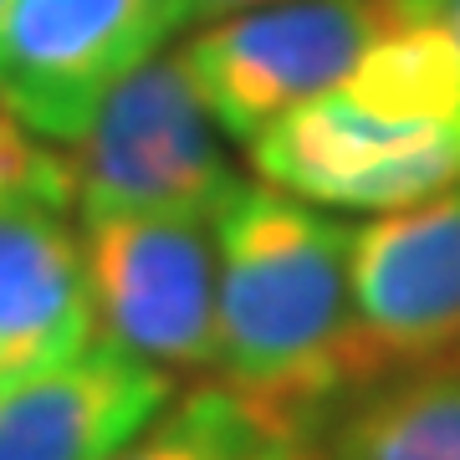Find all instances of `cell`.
Instances as JSON below:
<instances>
[{
  "mask_svg": "<svg viewBox=\"0 0 460 460\" xmlns=\"http://www.w3.org/2000/svg\"><path fill=\"white\" fill-rule=\"evenodd\" d=\"M215 368L266 425L307 445L363 394L348 226L277 184H235L215 210Z\"/></svg>",
  "mask_w": 460,
  "mask_h": 460,
  "instance_id": "6da1fadb",
  "label": "cell"
},
{
  "mask_svg": "<svg viewBox=\"0 0 460 460\" xmlns=\"http://www.w3.org/2000/svg\"><path fill=\"white\" fill-rule=\"evenodd\" d=\"M266 184L328 210H399L460 190V51L440 26L389 21L323 98L251 138Z\"/></svg>",
  "mask_w": 460,
  "mask_h": 460,
  "instance_id": "7a4b0ae2",
  "label": "cell"
},
{
  "mask_svg": "<svg viewBox=\"0 0 460 460\" xmlns=\"http://www.w3.org/2000/svg\"><path fill=\"white\" fill-rule=\"evenodd\" d=\"M77 205L93 215L184 210L215 215L235 190L180 51H154L98 102L77 138Z\"/></svg>",
  "mask_w": 460,
  "mask_h": 460,
  "instance_id": "3957f363",
  "label": "cell"
},
{
  "mask_svg": "<svg viewBox=\"0 0 460 460\" xmlns=\"http://www.w3.org/2000/svg\"><path fill=\"white\" fill-rule=\"evenodd\" d=\"M389 21V0H281L210 21L180 57L205 113L235 144H251L292 108L332 93Z\"/></svg>",
  "mask_w": 460,
  "mask_h": 460,
  "instance_id": "277c9868",
  "label": "cell"
},
{
  "mask_svg": "<svg viewBox=\"0 0 460 460\" xmlns=\"http://www.w3.org/2000/svg\"><path fill=\"white\" fill-rule=\"evenodd\" d=\"M83 266L102 343L164 374L215 368V215H93L83 220Z\"/></svg>",
  "mask_w": 460,
  "mask_h": 460,
  "instance_id": "5b68a950",
  "label": "cell"
},
{
  "mask_svg": "<svg viewBox=\"0 0 460 460\" xmlns=\"http://www.w3.org/2000/svg\"><path fill=\"white\" fill-rule=\"evenodd\" d=\"M348 296L363 389L460 358V190L348 230Z\"/></svg>",
  "mask_w": 460,
  "mask_h": 460,
  "instance_id": "8992f818",
  "label": "cell"
},
{
  "mask_svg": "<svg viewBox=\"0 0 460 460\" xmlns=\"http://www.w3.org/2000/svg\"><path fill=\"white\" fill-rule=\"evenodd\" d=\"M164 36V0H16L0 31V108L41 144H77Z\"/></svg>",
  "mask_w": 460,
  "mask_h": 460,
  "instance_id": "52a82bcc",
  "label": "cell"
},
{
  "mask_svg": "<svg viewBox=\"0 0 460 460\" xmlns=\"http://www.w3.org/2000/svg\"><path fill=\"white\" fill-rule=\"evenodd\" d=\"M174 399V378L113 343H87L0 389V460H102Z\"/></svg>",
  "mask_w": 460,
  "mask_h": 460,
  "instance_id": "ba28073f",
  "label": "cell"
},
{
  "mask_svg": "<svg viewBox=\"0 0 460 460\" xmlns=\"http://www.w3.org/2000/svg\"><path fill=\"white\" fill-rule=\"evenodd\" d=\"M93 328L83 241L62 205L0 199V389L77 358Z\"/></svg>",
  "mask_w": 460,
  "mask_h": 460,
  "instance_id": "9c48e42d",
  "label": "cell"
},
{
  "mask_svg": "<svg viewBox=\"0 0 460 460\" xmlns=\"http://www.w3.org/2000/svg\"><path fill=\"white\" fill-rule=\"evenodd\" d=\"M332 460H460V358L353 394L332 420Z\"/></svg>",
  "mask_w": 460,
  "mask_h": 460,
  "instance_id": "30bf717a",
  "label": "cell"
},
{
  "mask_svg": "<svg viewBox=\"0 0 460 460\" xmlns=\"http://www.w3.org/2000/svg\"><path fill=\"white\" fill-rule=\"evenodd\" d=\"M277 450H307V445L277 435L246 399L215 384L169 399L128 445H118L102 460H271Z\"/></svg>",
  "mask_w": 460,
  "mask_h": 460,
  "instance_id": "8fae6325",
  "label": "cell"
},
{
  "mask_svg": "<svg viewBox=\"0 0 460 460\" xmlns=\"http://www.w3.org/2000/svg\"><path fill=\"white\" fill-rule=\"evenodd\" d=\"M261 5H281V0H164V16L169 31H180V26H210L241 11H261Z\"/></svg>",
  "mask_w": 460,
  "mask_h": 460,
  "instance_id": "7c38bea8",
  "label": "cell"
},
{
  "mask_svg": "<svg viewBox=\"0 0 460 460\" xmlns=\"http://www.w3.org/2000/svg\"><path fill=\"white\" fill-rule=\"evenodd\" d=\"M399 21H420V26H440L460 51V0H389Z\"/></svg>",
  "mask_w": 460,
  "mask_h": 460,
  "instance_id": "4fadbf2b",
  "label": "cell"
},
{
  "mask_svg": "<svg viewBox=\"0 0 460 460\" xmlns=\"http://www.w3.org/2000/svg\"><path fill=\"white\" fill-rule=\"evenodd\" d=\"M271 460H307V450H277Z\"/></svg>",
  "mask_w": 460,
  "mask_h": 460,
  "instance_id": "5bb4252c",
  "label": "cell"
},
{
  "mask_svg": "<svg viewBox=\"0 0 460 460\" xmlns=\"http://www.w3.org/2000/svg\"><path fill=\"white\" fill-rule=\"evenodd\" d=\"M11 5H16V0H0V31H5V16H11Z\"/></svg>",
  "mask_w": 460,
  "mask_h": 460,
  "instance_id": "9a60e30c",
  "label": "cell"
}]
</instances>
